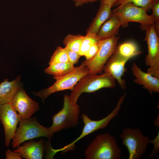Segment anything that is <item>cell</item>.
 <instances>
[{
	"instance_id": "cell-1",
	"label": "cell",
	"mask_w": 159,
	"mask_h": 159,
	"mask_svg": "<svg viewBox=\"0 0 159 159\" xmlns=\"http://www.w3.org/2000/svg\"><path fill=\"white\" fill-rule=\"evenodd\" d=\"M121 154L115 138L109 133L97 135L85 152L87 159H119Z\"/></svg>"
},
{
	"instance_id": "cell-2",
	"label": "cell",
	"mask_w": 159,
	"mask_h": 159,
	"mask_svg": "<svg viewBox=\"0 0 159 159\" xmlns=\"http://www.w3.org/2000/svg\"><path fill=\"white\" fill-rule=\"evenodd\" d=\"M115 81L106 72L101 74H88L82 77L75 86L69 97L73 103H77L82 93L94 92L103 88H114L116 85Z\"/></svg>"
},
{
	"instance_id": "cell-3",
	"label": "cell",
	"mask_w": 159,
	"mask_h": 159,
	"mask_svg": "<svg viewBox=\"0 0 159 159\" xmlns=\"http://www.w3.org/2000/svg\"><path fill=\"white\" fill-rule=\"evenodd\" d=\"M62 108L52 117V125L49 127V132L52 138L53 134L65 129L76 127L78 123L80 107L73 103L69 95H65L63 98Z\"/></svg>"
},
{
	"instance_id": "cell-4",
	"label": "cell",
	"mask_w": 159,
	"mask_h": 159,
	"mask_svg": "<svg viewBox=\"0 0 159 159\" xmlns=\"http://www.w3.org/2000/svg\"><path fill=\"white\" fill-rule=\"evenodd\" d=\"M40 137L52 138L49 127L41 125L35 117L21 119L12 139V146L15 148L25 141Z\"/></svg>"
},
{
	"instance_id": "cell-5",
	"label": "cell",
	"mask_w": 159,
	"mask_h": 159,
	"mask_svg": "<svg viewBox=\"0 0 159 159\" xmlns=\"http://www.w3.org/2000/svg\"><path fill=\"white\" fill-rule=\"evenodd\" d=\"M89 71L83 62L80 66L76 67L74 70L60 77H53L55 82L49 87L40 91L34 92L35 96L41 98L44 101L52 94L65 90H72L79 81L88 74Z\"/></svg>"
},
{
	"instance_id": "cell-6",
	"label": "cell",
	"mask_w": 159,
	"mask_h": 159,
	"mask_svg": "<svg viewBox=\"0 0 159 159\" xmlns=\"http://www.w3.org/2000/svg\"><path fill=\"white\" fill-rule=\"evenodd\" d=\"M122 144L127 149L129 159H139L146 151L151 140L139 128L125 127L120 134Z\"/></svg>"
},
{
	"instance_id": "cell-7",
	"label": "cell",
	"mask_w": 159,
	"mask_h": 159,
	"mask_svg": "<svg viewBox=\"0 0 159 159\" xmlns=\"http://www.w3.org/2000/svg\"><path fill=\"white\" fill-rule=\"evenodd\" d=\"M144 9L129 2L118 6L113 10L112 13L120 19L122 26H127L129 22H136L140 24L142 29L145 30L147 27L154 23L151 16Z\"/></svg>"
},
{
	"instance_id": "cell-8",
	"label": "cell",
	"mask_w": 159,
	"mask_h": 159,
	"mask_svg": "<svg viewBox=\"0 0 159 159\" xmlns=\"http://www.w3.org/2000/svg\"><path fill=\"white\" fill-rule=\"evenodd\" d=\"M119 38L116 36L101 40L99 49L95 55L90 60L83 61L89 74L102 73L105 64L115 52Z\"/></svg>"
},
{
	"instance_id": "cell-9",
	"label": "cell",
	"mask_w": 159,
	"mask_h": 159,
	"mask_svg": "<svg viewBox=\"0 0 159 159\" xmlns=\"http://www.w3.org/2000/svg\"><path fill=\"white\" fill-rule=\"evenodd\" d=\"M124 99V97H121L116 106L112 111L106 116L100 120H93L87 115L82 114L81 116L84 126L80 135L70 143L62 148L57 149L58 151L65 152L72 150L75 143L81 139L97 130L105 128L110 122L118 115Z\"/></svg>"
},
{
	"instance_id": "cell-10",
	"label": "cell",
	"mask_w": 159,
	"mask_h": 159,
	"mask_svg": "<svg viewBox=\"0 0 159 159\" xmlns=\"http://www.w3.org/2000/svg\"><path fill=\"white\" fill-rule=\"evenodd\" d=\"M145 40L148 46V52L146 55L145 63L149 67L147 72L159 78V38L153 25L147 27Z\"/></svg>"
},
{
	"instance_id": "cell-11",
	"label": "cell",
	"mask_w": 159,
	"mask_h": 159,
	"mask_svg": "<svg viewBox=\"0 0 159 159\" xmlns=\"http://www.w3.org/2000/svg\"><path fill=\"white\" fill-rule=\"evenodd\" d=\"M21 119L10 103L0 105V122L3 125L5 133V144L9 147Z\"/></svg>"
},
{
	"instance_id": "cell-12",
	"label": "cell",
	"mask_w": 159,
	"mask_h": 159,
	"mask_svg": "<svg viewBox=\"0 0 159 159\" xmlns=\"http://www.w3.org/2000/svg\"><path fill=\"white\" fill-rule=\"evenodd\" d=\"M10 103L22 120L31 117L39 110V103L31 99L21 87L17 92Z\"/></svg>"
},
{
	"instance_id": "cell-13",
	"label": "cell",
	"mask_w": 159,
	"mask_h": 159,
	"mask_svg": "<svg viewBox=\"0 0 159 159\" xmlns=\"http://www.w3.org/2000/svg\"><path fill=\"white\" fill-rule=\"evenodd\" d=\"M128 60L120 57L114 53L105 64L103 71L111 75L118 83L120 87L125 89V82L122 78L126 71L125 64Z\"/></svg>"
},
{
	"instance_id": "cell-14",
	"label": "cell",
	"mask_w": 159,
	"mask_h": 159,
	"mask_svg": "<svg viewBox=\"0 0 159 159\" xmlns=\"http://www.w3.org/2000/svg\"><path fill=\"white\" fill-rule=\"evenodd\" d=\"M131 69L135 77V82L142 85L150 94L159 92V78L143 71L135 62Z\"/></svg>"
},
{
	"instance_id": "cell-15",
	"label": "cell",
	"mask_w": 159,
	"mask_h": 159,
	"mask_svg": "<svg viewBox=\"0 0 159 159\" xmlns=\"http://www.w3.org/2000/svg\"><path fill=\"white\" fill-rule=\"evenodd\" d=\"M14 150L20 153L22 158L26 159H42L44 156L45 144L44 140H31L19 145Z\"/></svg>"
},
{
	"instance_id": "cell-16",
	"label": "cell",
	"mask_w": 159,
	"mask_h": 159,
	"mask_svg": "<svg viewBox=\"0 0 159 159\" xmlns=\"http://www.w3.org/2000/svg\"><path fill=\"white\" fill-rule=\"evenodd\" d=\"M21 78L19 76L10 82L5 79L0 84V105L10 103L16 94L21 87Z\"/></svg>"
},
{
	"instance_id": "cell-17",
	"label": "cell",
	"mask_w": 159,
	"mask_h": 159,
	"mask_svg": "<svg viewBox=\"0 0 159 159\" xmlns=\"http://www.w3.org/2000/svg\"><path fill=\"white\" fill-rule=\"evenodd\" d=\"M121 26L122 23L120 19L112 13L101 26L97 34L101 40L116 36Z\"/></svg>"
},
{
	"instance_id": "cell-18",
	"label": "cell",
	"mask_w": 159,
	"mask_h": 159,
	"mask_svg": "<svg viewBox=\"0 0 159 159\" xmlns=\"http://www.w3.org/2000/svg\"><path fill=\"white\" fill-rule=\"evenodd\" d=\"M112 5L105 3L100 4L97 12L87 29L86 33L97 34L100 28L112 13Z\"/></svg>"
},
{
	"instance_id": "cell-19",
	"label": "cell",
	"mask_w": 159,
	"mask_h": 159,
	"mask_svg": "<svg viewBox=\"0 0 159 159\" xmlns=\"http://www.w3.org/2000/svg\"><path fill=\"white\" fill-rule=\"evenodd\" d=\"M114 53L120 57L129 60L140 54L142 52L135 42L130 40L117 44Z\"/></svg>"
},
{
	"instance_id": "cell-20",
	"label": "cell",
	"mask_w": 159,
	"mask_h": 159,
	"mask_svg": "<svg viewBox=\"0 0 159 159\" xmlns=\"http://www.w3.org/2000/svg\"><path fill=\"white\" fill-rule=\"evenodd\" d=\"M75 67L69 62H67L49 65L44 71L46 73L53 75V77H59L71 72Z\"/></svg>"
},
{
	"instance_id": "cell-21",
	"label": "cell",
	"mask_w": 159,
	"mask_h": 159,
	"mask_svg": "<svg viewBox=\"0 0 159 159\" xmlns=\"http://www.w3.org/2000/svg\"><path fill=\"white\" fill-rule=\"evenodd\" d=\"M86 33L82 41L79 52V54L81 56H85L92 45L99 42L101 40L97 34L90 32Z\"/></svg>"
},
{
	"instance_id": "cell-22",
	"label": "cell",
	"mask_w": 159,
	"mask_h": 159,
	"mask_svg": "<svg viewBox=\"0 0 159 159\" xmlns=\"http://www.w3.org/2000/svg\"><path fill=\"white\" fill-rule=\"evenodd\" d=\"M84 36L80 34H69L64 38L63 43L65 47L79 53Z\"/></svg>"
},
{
	"instance_id": "cell-23",
	"label": "cell",
	"mask_w": 159,
	"mask_h": 159,
	"mask_svg": "<svg viewBox=\"0 0 159 159\" xmlns=\"http://www.w3.org/2000/svg\"><path fill=\"white\" fill-rule=\"evenodd\" d=\"M68 62L67 51L65 48L58 47L51 56L49 63V65L57 63Z\"/></svg>"
},
{
	"instance_id": "cell-24",
	"label": "cell",
	"mask_w": 159,
	"mask_h": 159,
	"mask_svg": "<svg viewBox=\"0 0 159 159\" xmlns=\"http://www.w3.org/2000/svg\"><path fill=\"white\" fill-rule=\"evenodd\" d=\"M153 0H117L114 4L115 6H121L125 4L131 2L136 6L142 7L147 12L150 10V6Z\"/></svg>"
},
{
	"instance_id": "cell-25",
	"label": "cell",
	"mask_w": 159,
	"mask_h": 159,
	"mask_svg": "<svg viewBox=\"0 0 159 159\" xmlns=\"http://www.w3.org/2000/svg\"><path fill=\"white\" fill-rule=\"evenodd\" d=\"M151 15L154 21L153 24L156 33L159 36V0H153L150 6Z\"/></svg>"
},
{
	"instance_id": "cell-26",
	"label": "cell",
	"mask_w": 159,
	"mask_h": 159,
	"mask_svg": "<svg viewBox=\"0 0 159 159\" xmlns=\"http://www.w3.org/2000/svg\"><path fill=\"white\" fill-rule=\"evenodd\" d=\"M64 48L67 53L68 62L74 65L78 62L81 56L78 53L72 51L66 47Z\"/></svg>"
},
{
	"instance_id": "cell-27",
	"label": "cell",
	"mask_w": 159,
	"mask_h": 159,
	"mask_svg": "<svg viewBox=\"0 0 159 159\" xmlns=\"http://www.w3.org/2000/svg\"><path fill=\"white\" fill-rule=\"evenodd\" d=\"M101 40L99 42L92 45L90 48L85 56L86 60H90L95 55L99 49Z\"/></svg>"
},
{
	"instance_id": "cell-28",
	"label": "cell",
	"mask_w": 159,
	"mask_h": 159,
	"mask_svg": "<svg viewBox=\"0 0 159 159\" xmlns=\"http://www.w3.org/2000/svg\"><path fill=\"white\" fill-rule=\"evenodd\" d=\"M6 159H21V154L19 152L8 149L5 152Z\"/></svg>"
},
{
	"instance_id": "cell-29",
	"label": "cell",
	"mask_w": 159,
	"mask_h": 159,
	"mask_svg": "<svg viewBox=\"0 0 159 159\" xmlns=\"http://www.w3.org/2000/svg\"><path fill=\"white\" fill-rule=\"evenodd\" d=\"M99 0H76L75 1V6L79 7L87 3H92L96 1Z\"/></svg>"
},
{
	"instance_id": "cell-30",
	"label": "cell",
	"mask_w": 159,
	"mask_h": 159,
	"mask_svg": "<svg viewBox=\"0 0 159 159\" xmlns=\"http://www.w3.org/2000/svg\"><path fill=\"white\" fill-rule=\"evenodd\" d=\"M117 0H100V4L107 3L112 5V6Z\"/></svg>"
},
{
	"instance_id": "cell-31",
	"label": "cell",
	"mask_w": 159,
	"mask_h": 159,
	"mask_svg": "<svg viewBox=\"0 0 159 159\" xmlns=\"http://www.w3.org/2000/svg\"><path fill=\"white\" fill-rule=\"evenodd\" d=\"M73 0V1H75L76 0Z\"/></svg>"
}]
</instances>
